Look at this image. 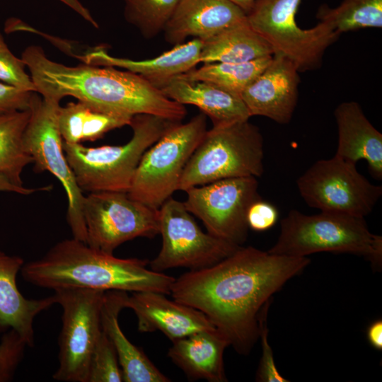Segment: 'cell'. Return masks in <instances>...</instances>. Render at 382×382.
I'll return each instance as SVG.
<instances>
[{"label":"cell","mask_w":382,"mask_h":382,"mask_svg":"<svg viewBox=\"0 0 382 382\" xmlns=\"http://www.w3.org/2000/svg\"><path fill=\"white\" fill-rule=\"evenodd\" d=\"M310 262L241 246L210 267L175 278L170 295L203 313L229 346L248 355L259 338L262 308Z\"/></svg>","instance_id":"6da1fadb"},{"label":"cell","mask_w":382,"mask_h":382,"mask_svg":"<svg viewBox=\"0 0 382 382\" xmlns=\"http://www.w3.org/2000/svg\"><path fill=\"white\" fill-rule=\"evenodd\" d=\"M21 59L36 92L43 98L61 101L71 96L103 110L131 117L149 114L182 121L187 115L185 105L129 71L85 63L67 66L49 59L37 45L26 47Z\"/></svg>","instance_id":"7a4b0ae2"},{"label":"cell","mask_w":382,"mask_h":382,"mask_svg":"<svg viewBox=\"0 0 382 382\" xmlns=\"http://www.w3.org/2000/svg\"><path fill=\"white\" fill-rule=\"evenodd\" d=\"M148 260L119 258L74 238L56 243L41 258L24 264L23 279L43 288L104 291H154L170 295L175 279L149 270Z\"/></svg>","instance_id":"3957f363"},{"label":"cell","mask_w":382,"mask_h":382,"mask_svg":"<svg viewBox=\"0 0 382 382\" xmlns=\"http://www.w3.org/2000/svg\"><path fill=\"white\" fill-rule=\"evenodd\" d=\"M182 121L139 114L129 126L132 136L122 145L88 147L64 142L63 148L76 182L81 191L127 192L145 151L167 131Z\"/></svg>","instance_id":"277c9868"},{"label":"cell","mask_w":382,"mask_h":382,"mask_svg":"<svg viewBox=\"0 0 382 382\" xmlns=\"http://www.w3.org/2000/svg\"><path fill=\"white\" fill-rule=\"evenodd\" d=\"M268 252L291 257L320 252L351 253L379 268L382 237L369 230L364 218L328 212L306 215L292 209L281 221L280 234Z\"/></svg>","instance_id":"5b68a950"},{"label":"cell","mask_w":382,"mask_h":382,"mask_svg":"<svg viewBox=\"0 0 382 382\" xmlns=\"http://www.w3.org/2000/svg\"><path fill=\"white\" fill-rule=\"evenodd\" d=\"M263 158L262 134L249 120L213 125L185 165L178 190L226 178L260 177Z\"/></svg>","instance_id":"8992f818"},{"label":"cell","mask_w":382,"mask_h":382,"mask_svg":"<svg viewBox=\"0 0 382 382\" xmlns=\"http://www.w3.org/2000/svg\"><path fill=\"white\" fill-rule=\"evenodd\" d=\"M303 0H255L247 13L250 25L270 45L273 54L289 59L299 72L322 65L326 50L341 35L330 24L320 21L301 28L296 16Z\"/></svg>","instance_id":"52a82bcc"},{"label":"cell","mask_w":382,"mask_h":382,"mask_svg":"<svg viewBox=\"0 0 382 382\" xmlns=\"http://www.w3.org/2000/svg\"><path fill=\"white\" fill-rule=\"evenodd\" d=\"M207 130V116L200 112L167 131L142 156L129 196L159 209L178 190L184 168Z\"/></svg>","instance_id":"ba28073f"},{"label":"cell","mask_w":382,"mask_h":382,"mask_svg":"<svg viewBox=\"0 0 382 382\" xmlns=\"http://www.w3.org/2000/svg\"><path fill=\"white\" fill-rule=\"evenodd\" d=\"M59 107L60 101L33 93L24 144L33 158L35 168L48 171L61 183L67 197L66 220L73 238L86 243V229L83 215L85 195L79 187L65 156L64 141L57 122Z\"/></svg>","instance_id":"9c48e42d"},{"label":"cell","mask_w":382,"mask_h":382,"mask_svg":"<svg viewBox=\"0 0 382 382\" xmlns=\"http://www.w3.org/2000/svg\"><path fill=\"white\" fill-rule=\"evenodd\" d=\"M61 305L62 327L59 337V366L53 378L88 382L91 357L102 331L101 308L105 292L83 288L54 290Z\"/></svg>","instance_id":"30bf717a"},{"label":"cell","mask_w":382,"mask_h":382,"mask_svg":"<svg viewBox=\"0 0 382 382\" xmlns=\"http://www.w3.org/2000/svg\"><path fill=\"white\" fill-rule=\"evenodd\" d=\"M83 215L86 243L113 254L122 243L139 237L159 234V209L131 198L127 192L102 191L84 196Z\"/></svg>","instance_id":"8fae6325"},{"label":"cell","mask_w":382,"mask_h":382,"mask_svg":"<svg viewBox=\"0 0 382 382\" xmlns=\"http://www.w3.org/2000/svg\"><path fill=\"white\" fill-rule=\"evenodd\" d=\"M300 195L311 207L364 218L382 195L356 164L334 156L314 163L296 181Z\"/></svg>","instance_id":"7c38bea8"},{"label":"cell","mask_w":382,"mask_h":382,"mask_svg":"<svg viewBox=\"0 0 382 382\" xmlns=\"http://www.w3.org/2000/svg\"><path fill=\"white\" fill-rule=\"evenodd\" d=\"M159 219L162 245L157 256L149 262L154 271L206 268L241 247L203 232L184 203L172 197L159 208Z\"/></svg>","instance_id":"4fadbf2b"},{"label":"cell","mask_w":382,"mask_h":382,"mask_svg":"<svg viewBox=\"0 0 382 382\" xmlns=\"http://www.w3.org/2000/svg\"><path fill=\"white\" fill-rule=\"evenodd\" d=\"M257 190L255 177L226 178L187 189L183 203L209 233L241 246L248 237V209L261 199Z\"/></svg>","instance_id":"5bb4252c"},{"label":"cell","mask_w":382,"mask_h":382,"mask_svg":"<svg viewBox=\"0 0 382 382\" xmlns=\"http://www.w3.org/2000/svg\"><path fill=\"white\" fill-rule=\"evenodd\" d=\"M299 73L289 59L273 54L265 69L241 95L250 116H263L279 124H288L298 101Z\"/></svg>","instance_id":"9a60e30c"},{"label":"cell","mask_w":382,"mask_h":382,"mask_svg":"<svg viewBox=\"0 0 382 382\" xmlns=\"http://www.w3.org/2000/svg\"><path fill=\"white\" fill-rule=\"evenodd\" d=\"M154 291L127 294L125 307L132 309L141 332H162L172 342L202 330H215L199 310Z\"/></svg>","instance_id":"2e32d148"},{"label":"cell","mask_w":382,"mask_h":382,"mask_svg":"<svg viewBox=\"0 0 382 382\" xmlns=\"http://www.w3.org/2000/svg\"><path fill=\"white\" fill-rule=\"evenodd\" d=\"M202 46V40L194 38L174 45L158 57L143 60L116 57L110 55L105 47L97 46L76 57L85 64L129 71L160 88L170 79L195 68L199 63Z\"/></svg>","instance_id":"e0dca14e"},{"label":"cell","mask_w":382,"mask_h":382,"mask_svg":"<svg viewBox=\"0 0 382 382\" xmlns=\"http://www.w3.org/2000/svg\"><path fill=\"white\" fill-rule=\"evenodd\" d=\"M246 18V13L229 0H178L163 33L173 45L189 37L204 41Z\"/></svg>","instance_id":"ac0fdd59"},{"label":"cell","mask_w":382,"mask_h":382,"mask_svg":"<svg viewBox=\"0 0 382 382\" xmlns=\"http://www.w3.org/2000/svg\"><path fill=\"white\" fill-rule=\"evenodd\" d=\"M334 116L337 127L335 156L357 164L365 160L371 175L382 179V134L377 130L355 101L339 104Z\"/></svg>","instance_id":"d6986e66"},{"label":"cell","mask_w":382,"mask_h":382,"mask_svg":"<svg viewBox=\"0 0 382 382\" xmlns=\"http://www.w3.org/2000/svg\"><path fill=\"white\" fill-rule=\"evenodd\" d=\"M23 265L21 257L0 250V332L13 329L32 347L35 318L56 303V300L54 295L40 299H28L22 295L16 276Z\"/></svg>","instance_id":"ffe728a7"},{"label":"cell","mask_w":382,"mask_h":382,"mask_svg":"<svg viewBox=\"0 0 382 382\" xmlns=\"http://www.w3.org/2000/svg\"><path fill=\"white\" fill-rule=\"evenodd\" d=\"M172 342L168 356L190 379L227 381L224 353L229 344L216 329L196 332Z\"/></svg>","instance_id":"44dd1931"},{"label":"cell","mask_w":382,"mask_h":382,"mask_svg":"<svg viewBox=\"0 0 382 382\" xmlns=\"http://www.w3.org/2000/svg\"><path fill=\"white\" fill-rule=\"evenodd\" d=\"M128 293L110 290L104 294L101 308L102 329L112 342L118 358L125 382H168L144 352L126 337L122 331L118 316L125 308Z\"/></svg>","instance_id":"7402d4cb"},{"label":"cell","mask_w":382,"mask_h":382,"mask_svg":"<svg viewBox=\"0 0 382 382\" xmlns=\"http://www.w3.org/2000/svg\"><path fill=\"white\" fill-rule=\"evenodd\" d=\"M160 89L168 98L197 107L213 125L248 120L251 117L240 97L209 82L175 77Z\"/></svg>","instance_id":"603a6c76"},{"label":"cell","mask_w":382,"mask_h":382,"mask_svg":"<svg viewBox=\"0 0 382 382\" xmlns=\"http://www.w3.org/2000/svg\"><path fill=\"white\" fill-rule=\"evenodd\" d=\"M273 55L268 42L247 18L202 41L199 63H236Z\"/></svg>","instance_id":"cb8c5ba5"},{"label":"cell","mask_w":382,"mask_h":382,"mask_svg":"<svg viewBox=\"0 0 382 382\" xmlns=\"http://www.w3.org/2000/svg\"><path fill=\"white\" fill-rule=\"evenodd\" d=\"M132 119L79 100L60 105L57 114L60 134L68 144L96 141L111 130L129 125Z\"/></svg>","instance_id":"d4e9b609"},{"label":"cell","mask_w":382,"mask_h":382,"mask_svg":"<svg viewBox=\"0 0 382 382\" xmlns=\"http://www.w3.org/2000/svg\"><path fill=\"white\" fill-rule=\"evenodd\" d=\"M30 110L0 114V175L13 184L24 186L23 169L33 163L24 144Z\"/></svg>","instance_id":"484cf974"},{"label":"cell","mask_w":382,"mask_h":382,"mask_svg":"<svg viewBox=\"0 0 382 382\" xmlns=\"http://www.w3.org/2000/svg\"><path fill=\"white\" fill-rule=\"evenodd\" d=\"M272 58V55H270L244 62L204 64L180 76L211 83L241 98L243 91L265 69Z\"/></svg>","instance_id":"4316f807"},{"label":"cell","mask_w":382,"mask_h":382,"mask_svg":"<svg viewBox=\"0 0 382 382\" xmlns=\"http://www.w3.org/2000/svg\"><path fill=\"white\" fill-rule=\"evenodd\" d=\"M317 18L339 33L364 28H382V0H342L336 7L322 4Z\"/></svg>","instance_id":"83f0119b"},{"label":"cell","mask_w":382,"mask_h":382,"mask_svg":"<svg viewBox=\"0 0 382 382\" xmlns=\"http://www.w3.org/2000/svg\"><path fill=\"white\" fill-rule=\"evenodd\" d=\"M122 1L126 21L147 39L163 32L178 2V0Z\"/></svg>","instance_id":"f1b7e54d"},{"label":"cell","mask_w":382,"mask_h":382,"mask_svg":"<svg viewBox=\"0 0 382 382\" xmlns=\"http://www.w3.org/2000/svg\"><path fill=\"white\" fill-rule=\"evenodd\" d=\"M122 372L115 347L103 330L92 352L88 382H121Z\"/></svg>","instance_id":"f546056e"},{"label":"cell","mask_w":382,"mask_h":382,"mask_svg":"<svg viewBox=\"0 0 382 382\" xmlns=\"http://www.w3.org/2000/svg\"><path fill=\"white\" fill-rule=\"evenodd\" d=\"M25 69L23 59L13 54L0 32V81L21 90L36 92Z\"/></svg>","instance_id":"4dcf8cb0"},{"label":"cell","mask_w":382,"mask_h":382,"mask_svg":"<svg viewBox=\"0 0 382 382\" xmlns=\"http://www.w3.org/2000/svg\"><path fill=\"white\" fill-rule=\"evenodd\" d=\"M272 300L262 308L259 317V338L261 340L262 355L256 373L260 382H288L279 372L275 364L272 347L268 341L267 313Z\"/></svg>","instance_id":"1f68e13d"},{"label":"cell","mask_w":382,"mask_h":382,"mask_svg":"<svg viewBox=\"0 0 382 382\" xmlns=\"http://www.w3.org/2000/svg\"><path fill=\"white\" fill-rule=\"evenodd\" d=\"M26 347L25 340L13 329L3 335L0 342V382L13 378Z\"/></svg>","instance_id":"d6a6232c"},{"label":"cell","mask_w":382,"mask_h":382,"mask_svg":"<svg viewBox=\"0 0 382 382\" xmlns=\"http://www.w3.org/2000/svg\"><path fill=\"white\" fill-rule=\"evenodd\" d=\"M279 219L277 209L262 199L253 202L249 207L246 220L248 228L255 231H265L275 225Z\"/></svg>","instance_id":"836d02e7"},{"label":"cell","mask_w":382,"mask_h":382,"mask_svg":"<svg viewBox=\"0 0 382 382\" xmlns=\"http://www.w3.org/2000/svg\"><path fill=\"white\" fill-rule=\"evenodd\" d=\"M33 93L0 81V114L28 110Z\"/></svg>","instance_id":"e575fe53"},{"label":"cell","mask_w":382,"mask_h":382,"mask_svg":"<svg viewBox=\"0 0 382 382\" xmlns=\"http://www.w3.org/2000/svg\"><path fill=\"white\" fill-rule=\"evenodd\" d=\"M369 344L377 350H382V320L380 319L373 322L366 331Z\"/></svg>","instance_id":"d590c367"},{"label":"cell","mask_w":382,"mask_h":382,"mask_svg":"<svg viewBox=\"0 0 382 382\" xmlns=\"http://www.w3.org/2000/svg\"><path fill=\"white\" fill-rule=\"evenodd\" d=\"M74 12L79 14L81 18H83L86 21L89 23L92 26L96 28H98L99 25L96 21L94 18L92 16L91 12L88 9L85 7L79 0H59Z\"/></svg>","instance_id":"8d00e7d4"},{"label":"cell","mask_w":382,"mask_h":382,"mask_svg":"<svg viewBox=\"0 0 382 382\" xmlns=\"http://www.w3.org/2000/svg\"><path fill=\"white\" fill-rule=\"evenodd\" d=\"M37 190H38L35 188L16 185L4 175H0V192H13L21 195H29Z\"/></svg>","instance_id":"74e56055"},{"label":"cell","mask_w":382,"mask_h":382,"mask_svg":"<svg viewBox=\"0 0 382 382\" xmlns=\"http://www.w3.org/2000/svg\"><path fill=\"white\" fill-rule=\"evenodd\" d=\"M239 8H241L247 15L250 11L255 0H229Z\"/></svg>","instance_id":"f35d334b"}]
</instances>
